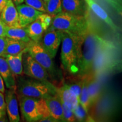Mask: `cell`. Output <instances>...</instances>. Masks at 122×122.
<instances>
[{"label":"cell","mask_w":122,"mask_h":122,"mask_svg":"<svg viewBox=\"0 0 122 122\" xmlns=\"http://www.w3.org/2000/svg\"><path fill=\"white\" fill-rule=\"evenodd\" d=\"M105 40L89 21L86 31L77 37V75L79 76L92 72L94 57Z\"/></svg>","instance_id":"obj_1"},{"label":"cell","mask_w":122,"mask_h":122,"mask_svg":"<svg viewBox=\"0 0 122 122\" xmlns=\"http://www.w3.org/2000/svg\"><path fill=\"white\" fill-rule=\"evenodd\" d=\"M16 92L18 98L28 97L45 98L56 94V86L48 80H39L32 77L18 76Z\"/></svg>","instance_id":"obj_2"},{"label":"cell","mask_w":122,"mask_h":122,"mask_svg":"<svg viewBox=\"0 0 122 122\" xmlns=\"http://www.w3.org/2000/svg\"><path fill=\"white\" fill-rule=\"evenodd\" d=\"M118 103L115 93L103 88L99 98L90 108L88 114L93 122L107 121L115 116Z\"/></svg>","instance_id":"obj_3"},{"label":"cell","mask_w":122,"mask_h":122,"mask_svg":"<svg viewBox=\"0 0 122 122\" xmlns=\"http://www.w3.org/2000/svg\"><path fill=\"white\" fill-rule=\"evenodd\" d=\"M89 20L87 16H80L62 11L53 16L50 27L61 31L80 36L86 31Z\"/></svg>","instance_id":"obj_4"},{"label":"cell","mask_w":122,"mask_h":122,"mask_svg":"<svg viewBox=\"0 0 122 122\" xmlns=\"http://www.w3.org/2000/svg\"><path fill=\"white\" fill-rule=\"evenodd\" d=\"M116 52L115 44L105 40L94 57L92 72L97 76L101 75L119 66V60Z\"/></svg>","instance_id":"obj_5"},{"label":"cell","mask_w":122,"mask_h":122,"mask_svg":"<svg viewBox=\"0 0 122 122\" xmlns=\"http://www.w3.org/2000/svg\"><path fill=\"white\" fill-rule=\"evenodd\" d=\"M62 32L61 61L65 71L72 75L78 74L77 57V37L72 33Z\"/></svg>","instance_id":"obj_6"},{"label":"cell","mask_w":122,"mask_h":122,"mask_svg":"<svg viewBox=\"0 0 122 122\" xmlns=\"http://www.w3.org/2000/svg\"><path fill=\"white\" fill-rule=\"evenodd\" d=\"M27 52L45 69L49 74L50 80L58 82L62 79L61 71L56 67L53 58L44 49L40 42L30 40L27 44Z\"/></svg>","instance_id":"obj_7"},{"label":"cell","mask_w":122,"mask_h":122,"mask_svg":"<svg viewBox=\"0 0 122 122\" xmlns=\"http://www.w3.org/2000/svg\"><path fill=\"white\" fill-rule=\"evenodd\" d=\"M18 98L21 114L26 122H39L41 119L51 116L44 98L28 97Z\"/></svg>","instance_id":"obj_8"},{"label":"cell","mask_w":122,"mask_h":122,"mask_svg":"<svg viewBox=\"0 0 122 122\" xmlns=\"http://www.w3.org/2000/svg\"><path fill=\"white\" fill-rule=\"evenodd\" d=\"M22 66L23 74L28 77L39 80H48L50 81V77L46 71L27 51L23 56Z\"/></svg>","instance_id":"obj_9"},{"label":"cell","mask_w":122,"mask_h":122,"mask_svg":"<svg viewBox=\"0 0 122 122\" xmlns=\"http://www.w3.org/2000/svg\"><path fill=\"white\" fill-rule=\"evenodd\" d=\"M62 32L50 27L44 32L41 40V45L50 56L54 58L61 43Z\"/></svg>","instance_id":"obj_10"},{"label":"cell","mask_w":122,"mask_h":122,"mask_svg":"<svg viewBox=\"0 0 122 122\" xmlns=\"http://www.w3.org/2000/svg\"><path fill=\"white\" fill-rule=\"evenodd\" d=\"M6 114L10 122H19L20 114L16 89H8L5 92Z\"/></svg>","instance_id":"obj_11"},{"label":"cell","mask_w":122,"mask_h":122,"mask_svg":"<svg viewBox=\"0 0 122 122\" xmlns=\"http://www.w3.org/2000/svg\"><path fill=\"white\" fill-rule=\"evenodd\" d=\"M19 16V24L21 27H25L37 19L42 12L36 10L25 4H21L16 6Z\"/></svg>","instance_id":"obj_12"},{"label":"cell","mask_w":122,"mask_h":122,"mask_svg":"<svg viewBox=\"0 0 122 122\" xmlns=\"http://www.w3.org/2000/svg\"><path fill=\"white\" fill-rule=\"evenodd\" d=\"M0 18L7 27H21L16 6L12 0H8L0 14Z\"/></svg>","instance_id":"obj_13"},{"label":"cell","mask_w":122,"mask_h":122,"mask_svg":"<svg viewBox=\"0 0 122 122\" xmlns=\"http://www.w3.org/2000/svg\"><path fill=\"white\" fill-rule=\"evenodd\" d=\"M87 91L91 103V107L97 101L101 94L103 88L102 84L93 72L86 74Z\"/></svg>","instance_id":"obj_14"},{"label":"cell","mask_w":122,"mask_h":122,"mask_svg":"<svg viewBox=\"0 0 122 122\" xmlns=\"http://www.w3.org/2000/svg\"><path fill=\"white\" fill-rule=\"evenodd\" d=\"M62 11L72 14L87 16L88 7L85 0H62Z\"/></svg>","instance_id":"obj_15"},{"label":"cell","mask_w":122,"mask_h":122,"mask_svg":"<svg viewBox=\"0 0 122 122\" xmlns=\"http://www.w3.org/2000/svg\"><path fill=\"white\" fill-rule=\"evenodd\" d=\"M50 115L57 122H65L63 115L62 103L57 93L44 98Z\"/></svg>","instance_id":"obj_16"},{"label":"cell","mask_w":122,"mask_h":122,"mask_svg":"<svg viewBox=\"0 0 122 122\" xmlns=\"http://www.w3.org/2000/svg\"><path fill=\"white\" fill-rule=\"evenodd\" d=\"M85 1L87 4L89 9H91L100 19L107 24L114 32L118 33L119 31V28L114 23L108 14L100 5L96 2L94 0H85Z\"/></svg>","instance_id":"obj_17"},{"label":"cell","mask_w":122,"mask_h":122,"mask_svg":"<svg viewBox=\"0 0 122 122\" xmlns=\"http://www.w3.org/2000/svg\"><path fill=\"white\" fill-rule=\"evenodd\" d=\"M56 93L62 103L73 111L79 103V98L69 89L67 84L56 87Z\"/></svg>","instance_id":"obj_18"},{"label":"cell","mask_w":122,"mask_h":122,"mask_svg":"<svg viewBox=\"0 0 122 122\" xmlns=\"http://www.w3.org/2000/svg\"><path fill=\"white\" fill-rule=\"evenodd\" d=\"M0 75L7 89H16V79L4 56H0Z\"/></svg>","instance_id":"obj_19"},{"label":"cell","mask_w":122,"mask_h":122,"mask_svg":"<svg viewBox=\"0 0 122 122\" xmlns=\"http://www.w3.org/2000/svg\"><path fill=\"white\" fill-rule=\"evenodd\" d=\"M27 51V48L16 55H4L7 63L15 76L23 75L22 58L23 54Z\"/></svg>","instance_id":"obj_20"},{"label":"cell","mask_w":122,"mask_h":122,"mask_svg":"<svg viewBox=\"0 0 122 122\" xmlns=\"http://www.w3.org/2000/svg\"><path fill=\"white\" fill-rule=\"evenodd\" d=\"M25 28L31 40L36 42H40L45 30L38 18L31 23L25 27Z\"/></svg>","instance_id":"obj_21"},{"label":"cell","mask_w":122,"mask_h":122,"mask_svg":"<svg viewBox=\"0 0 122 122\" xmlns=\"http://www.w3.org/2000/svg\"><path fill=\"white\" fill-rule=\"evenodd\" d=\"M5 36L17 40L22 41L28 43L31 40L29 37L25 27H10L6 26Z\"/></svg>","instance_id":"obj_22"},{"label":"cell","mask_w":122,"mask_h":122,"mask_svg":"<svg viewBox=\"0 0 122 122\" xmlns=\"http://www.w3.org/2000/svg\"><path fill=\"white\" fill-rule=\"evenodd\" d=\"M6 46L5 55H16L27 48L28 43L22 41L17 40L6 37Z\"/></svg>","instance_id":"obj_23"},{"label":"cell","mask_w":122,"mask_h":122,"mask_svg":"<svg viewBox=\"0 0 122 122\" xmlns=\"http://www.w3.org/2000/svg\"><path fill=\"white\" fill-rule=\"evenodd\" d=\"M82 78L81 91L79 96V103L83 106L85 110L89 112L91 108V103L89 98V95L87 91V81H86V74L81 76Z\"/></svg>","instance_id":"obj_24"},{"label":"cell","mask_w":122,"mask_h":122,"mask_svg":"<svg viewBox=\"0 0 122 122\" xmlns=\"http://www.w3.org/2000/svg\"><path fill=\"white\" fill-rule=\"evenodd\" d=\"M46 13L52 16L62 11V0H48L45 3Z\"/></svg>","instance_id":"obj_25"},{"label":"cell","mask_w":122,"mask_h":122,"mask_svg":"<svg viewBox=\"0 0 122 122\" xmlns=\"http://www.w3.org/2000/svg\"><path fill=\"white\" fill-rule=\"evenodd\" d=\"M76 121L78 122H92L88 112L85 110L80 103L73 110Z\"/></svg>","instance_id":"obj_26"},{"label":"cell","mask_w":122,"mask_h":122,"mask_svg":"<svg viewBox=\"0 0 122 122\" xmlns=\"http://www.w3.org/2000/svg\"><path fill=\"white\" fill-rule=\"evenodd\" d=\"M24 2L27 5L33 7L42 13H46L45 4L43 0H24Z\"/></svg>","instance_id":"obj_27"},{"label":"cell","mask_w":122,"mask_h":122,"mask_svg":"<svg viewBox=\"0 0 122 122\" xmlns=\"http://www.w3.org/2000/svg\"><path fill=\"white\" fill-rule=\"evenodd\" d=\"M38 19L40 20V22L41 23L44 30L45 31L51 25V22H52L53 16L48 13H43L40 15H39Z\"/></svg>","instance_id":"obj_28"},{"label":"cell","mask_w":122,"mask_h":122,"mask_svg":"<svg viewBox=\"0 0 122 122\" xmlns=\"http://www.w3.org/2000/svg\"><path fill=\"white\" fill-rule=\"evenodd\" d=\"M63 107V115L65 122H76V118L75 117L73 111L68 107L66 105L62 103Z\"/></svg>","instance_id":"obj_29"},{"label":"cell","mask_w":122,"mask_h":122,"mask_svg":"<svg viewBox=\"0 0 122 122\" xmlns=\"http://www.w3.org/2000/svg\"><path fill=\"white\" fill-rule=\"evenodd\" d=\"M6 102L4 93L0 92V122H7Z\"/></svg>","instance_id":"obj_30"},{"label":"cell","mask_w":122,"mask_h":122,"mask_svg":"<svg viewBox=\"0 0 122 122\" xmlns=\"http://www.w3.org/2000/svg\"><path fill=\"white\" fill-rule=\"evenodd\" d=\"M69 89L79 99L82 87V78L81 76V80L73 83L70 84H67Z\"/></svg>","instance_id":"obj_31"},{"label":"cell","mask_w":122,"mask_h":122,"mask_svg":"<svg viewBox=\"0 0 122 122\" xmlns=\"http://www.w3.org/2000/svg\"><path fill=\"white\" fill-rule=\"evenodd\" d=\"M106 1L117 10L119 14H122V0H106Z\"/></svg>","instance_id":"obj_32"},{"label":"cell","mask_w":122,"mask_h":122,"mask_svg":"<svg viewBox=\"0 0 122 122\" xmlns=\"http://www.w3.org/2000/svg\"><path fill=\"white\" fill-rule=\"evenodd\" d=\"M6 37L0 36V56H4L6 46Z\"/></svg>","instance_id":"obj_33"},{"label":"cell","mask_w":122,"mask_h":122,"mask_svg":"<svg viewBox=\"0 0 122 122\" xmlns=\"http://www.w3.org/2000/svg\"><path fill=\"white\" fill-rule=\"evenodd\" d=\"M6 25L0 18V36H5L6 37Z\"/></svg>","instance_id":"obj_34"},{"label":"cell","mask_w":122,"mask_h":122,"mask_svg":"<svg viewBox=\"0 0 122 122\" xmlns=\"http://www.w3.org/2000/svg\"><path fill=\"white\" fill-rule=\"evenodd\" d=\"M39 122H57V121L55 119H54L51 116H49V117H46V118H42L40 120H39Z\"/></svg>","instance_id":"obj_35"},{"label":"cell","mask_w":122,"mask_h":122,"mask_svg":"<svg viewBox=\"0 0 122 122\" xmlns=\"http://www.w3.org/2000/svg\"><path fill=\"white\" fill-rule=\"evenodd\" d=\"M5 83L4 81V80L2 78L1 75H0V92L2 93H5Z\"/></svg>","instance_id":"obj_36"},{"label":"cell","mask_w":122,"mask_h":122,"mask_svg":"<svg viewBox=\"0 0 122 122\" xmlns=\"http://www.w3.org/2000/svg\"><path fill=\"white\" fill-rule=\"evenodd\" d=\"M8 0H0V14L2 12V10L5 7Z\"/></svg>","instance_id":"obj_37"},{"label":"cell","mask_w":122,"mask_h":122,"mask_svg":"<svg viewBox=\"0 0 122 122\" xmlns=\"http://www.w3.org/2000/svg\"><path fill=\"white\" fill-rule=\"evenodd\" d=\"M13 2L14 3V4L15 5V6L18 5L23 4L24 2V0H12Z\"/></svg>","instance_id":"obj_38"},{"label":"cell","mask_w":122,"mask_h":122,"mask_svg":"<svg viewBox=\"0 0 122 122\" xmlns=\"http://www.w3.org/2000/svg\"><path fill=\"white\" fill-rule=\"evenodd\" d=\"M43 1H44V2H45V3L47 2V1H48V0H43Z\"/></svg>","instance_id":"obj_39"}]
</instances>
